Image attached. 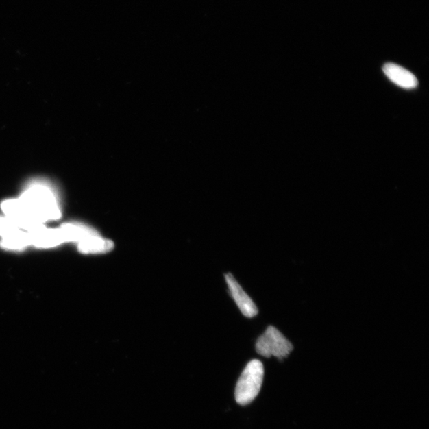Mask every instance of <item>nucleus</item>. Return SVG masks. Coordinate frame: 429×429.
<instances>
[{
  "label": "nucleus",
  "mask_w": 429,
  "mask_h": 429,
  "mask_svg": "<svg viewBox=\"0 0 429 429\" xmlns=\"http://www.w3.org/2000/svg\"><path fill=\"white\" fill-rule=\"evenodd\" d=\"M21 219L27 231L45 226V223L61 218L62 212L56 193L47 184L34 182L25 189L17 199Z\"/></svg>",
  "instance_id": "nucleus-1"
},
{
  "label": "nucleus",
  "mask_w": 429,
  "mask_h": 429,
  "mask_svg": "<svg viewBox=\"0 0 429 429\" xmlns=\"http://www.w3.org/2000/svg\"><path fill=\"white\" fill-rule=\"evenodd\" d=\"M264 377V367L261 361L253 359L244 369L234 392L239 405L246 406L258 396L261 390Z\"/></svg>",
  "instance_id": "nucleus-2"
},
{
  "label": "nucleus",
  "mask_w": 429,
  "mask_h": 429,
  "mask_svg": "<svg viewBox=\"0 0 429 429\" xmlns=\"http://www.w3.org/2000/svg\"><path fill=\"white\" fill-rule=\"evenodd\" d=\"M256 348L260 356L266 358L274 356L282 359L291 354L293 347L276 328L269 326L258 339Z\"/></svg>",
  "instance_id": "nucleus-3"
},
{
  "label": "nucleus",
  "mask_w": 429,
  "mask_h": 429,
  "mask_svg": "<svg viewBox=\"0 0 429 429\" xmlns=\"http://www.w3.org/2000/svg\"><path fill=\"white\" fill-rule=\"evenodd\" d=\"M225 280L229 291H230L234 302L236 303L243 315L247 318L256 317L258 312L256 304H254L252 299L248 296V294L243 291V289L239 285L236 278H234L232 274L228 273L225 275Z\"/></svg>",
  "instance_id": "nucleus-4"
},
{
  "label": "nucleus",
  "mask_w": 429,
  "mask_h": 429,
  "mask_svg": "<svg viewBox=\"0 0 429 429\" xmlns=\"http://www.w3.org/2000/svg\"><path fill=\"white\" fill-rule=\"evenodd\" d=\"M31 245L38 248H52L64 243L59 228L49 229L44 226L38 230L29 232Z\"/></svg>",
  "instance_id": "nucleus-5"
},
{
  "label": "nucleus",
  "mask_w": 429,
  "mask_h": 429,
  "mask_svg": "<svg viewBox=\"0 0 429 429\" xmlns=\"http://www.w3.org/2000/svg\"><path fill=\"white\" fill-rule=\"evenodd\" d=\"M383 72L393 83L402 88L413 89L418 86L417 77L411 72L397 64H386L383 66Z\"/></svg>",
  "instance_id": "nucleus-6"
},
{
  "label": "nucleus",
  "mask_w": 429,
  "mask_h": 429,
  "mask_svg": "<svg viewBox=\"0 0 429 429\" xmlns=\"http://www.w3.org/2000/svg\"><path fill=\"white\" fill-rule=\"evenodd\" d=\"M77 247L79 252L84 254H101L112 251L114 244L97 233L77 243Z\"/></svg>",
  "instance_id": "nucleus-7"
},
{
  "label": "nucleus",
  "mask_w": 429,
  "mask_h": 429,
  "mask_svg": "<svg viewBox=\"0 0 429 429\" xmlns=\"http://www.w3.org/2000/svg\"><path fill=\"white\" fill-rule=\"evenodd\" d=\"M0 246L4 249H8V250H23V249L31 246L29 232L21 230L12 236L3 238L0 241Z\"/></svg>",
  "instance_id": "nucleus-8"
},
{
  "label": "nucleus",
  "mask_w": 429,
  "mask_h": 429,
  "mask_svg": "<svg viewBox=\"0 0 429 429\" xmlns=\"http://www.w3.org/2000/svg\"><path fill=\"white\" fill-rule=\"evenodd\" d=\"M16 223L6 217L0 216V236L1 238L13 236V234L21 231Z\"/></svg>",
  "instance_id": "nucleus-9"
}]
</instances>
